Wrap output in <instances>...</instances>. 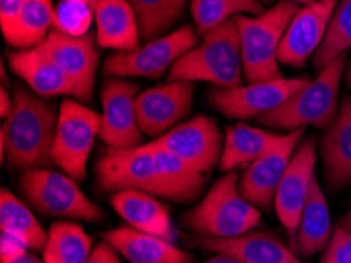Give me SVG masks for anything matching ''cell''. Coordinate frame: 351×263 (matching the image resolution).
Segmentation results:
<instances>
[{"instance_id":"6da1fadb","label":"cell","mask_w":351,"mask_h":263,"mask_svg":"<svg viewBox=\"0 0 351 263\" xmlns=\"http://www.w3.org/2000/svg\"><path fill=\"white\" fill-rule=\"evenodd\" d=\"M97 181L103 191L139 190L167 201L193 202L204 190L205 174L152 144L136 148L106 150L97 163Z\"/></svg>"},{"instance_id":"7a4b0ae2","label":"cell","mask_w":351,"mask_h":263,"mask_svg":"<svg viewBox=\"0 0 351 263\" xmlns=\"http://www.w3.org/2000/svg\"><path fill=\"white\" fill-rule=\"evenodd\" d=\"M58 117L54 106L18 85L13 109L0 131L2 159L19 170L43 169L52 161Z\"/></svg>"},{"instance_id":"3957f363","label":"cell","mask_w":351,"mask_h":263,"mask_svg":"<svg viewBox=\"0 0 351 263\" xmlns=\"http://www.w3.org/2000/svg\"><path fill=\"white\" fill-rule=\"evenodd\" d=\"M194 46L169 69V80L208 82L217 89H237L243 85V57L235 18L202 36Z\"/></svg>"},{"instance_id":"277c9868","label":"cell","mask_w":351,"mask_h":263,"mask_svg":"<svg viewBox=\"0 0 351 263\" xmlns=\"http://www.w3.org/2000/svg\"><path fill=\"white\" fill-rule=\"evenodd\" d=\"M347 65V52L334 58L318 71L313 80H307L304 87L267 114L257 117L265 126L295 131L300 128H328L337 115V98L340 80Z\"/></svg>"},{"instance_id":"5b68a950","label":"cell","mask_w":351,"mask_h":263,"mask_svg":"<svg viewBox=\"0 0 351 263\" xmlns=\"http://www.w3.org/2000/svg\"><path fill=\"white\" fill-rule=\"evenodd\" d=\"M301 7L289 0H279L262 14H239L238 27L244 78L247 82H263L282 78L278 51L290 21Z\"/></svg>"},{"instance_id":"8992f818","label":"cell","mask_w":351,"mask_h":263,"mask_svg":"<svg viewBox=\"0 0 351 263\" xmlns=\"http://www.w3.org/2000/svg\"><path fill=\"white\" fill-rule=\"evenodd\" d=\"M262 214L241 196L235 170L211 186L199 205L183 214L189 230L206 238H235L251 232L260 224Z\"/></svg>"},{"instance_id":"52a82bcc","label":"cell","mask_w":351,"mask_h":263,"mask_svg":"<svg viewBox=\"0 0 351 263\" xmlns=\"http://www.w3.org/2000/svg\"><path fill=\"white\" fill-rule=\"evenodd\" d=\"M19 191L43 214L81 219L85 222H99L104 219V211L84 194L77 181L60 172L25 170L19 179Z\"/></svg>"},{"instance_id":"ba28073f","label":"cell","mask_w":351,"mask_h":263,"mask_svg":"<svg viewBox=\"0 0 351 263\" xmlns=\"http://www.w3.org/2000/svg\"><path fill=\"white\" fill-rule=\"evenodd\" d=\"M101 114L74 100L60 106L52 161L77 183L85 179L87 161L95 139L99 136Z\"/></svg>"},{"instance_id":"9c48e42d","label":"cell","mask_w":351,"mask_h":263,"mask_svg":"<svg viewBox=\"0 0 351 263\" xmlns=\"http://www.w3.org/2000/svg\"><path fill=\"white\" fill-rule=\"evenodd\" d=\"M197 46V30L183 25L170 34L147 41L130 52H115L104 62V74L110 78H161L180 57Z\"/></svg>"},{"instance_id":"30bf717a","label":"cell","mask_w":351,"mask_h":263,"mask_svg":"<svg viewBox=\"0 0 351 263\" xmlns=\"http://www.w3.org/2000/svg\"><path fill=\"white\" fill-rule=\"evenodd\" d=\"M307 78H279L263 82H249L237 89H216L210 93V103L228 119H257L284 104L307 84Z\"/></svg>"},{"instance_id":"8fae6325","label":"cell","mask_w":351,"mask_h":263,"mask_svg":"<svg viewBox=\"0 0 351 263\" xmlns=\"http://www.w3.org/2000/svg\"><path fill=\"white\" fill-rule=\"evenodd\" d=\"M304 133L306 128H300L280 134L279 141L267 153L246 165L238 181L239 192L246 201L263 211H271L274 207L276 191Z\"/></svg>"},{"instance_id":"7c38bea8","label":"cell","mask_w":351,"mask_h":263,"mask_svg":"<svg viewBox=\"0 0 351 263\" xmlns=\"http://www.w3.org/2000/svg\"><path fill=\"white\" fill-rule=\"evenodd\" d=\"M139 87L125 78L108 79L101 89V128L99 137L109 148L126 150L142 145L136 100Z\"/></svg>"},{"instance_id":"4fadbf2b","label":"cell","mask_w":351,"mask_h":263,"mask_svg":"<svg viewBox=\"0 0 351 263\" xmlns=\"http://www.w3.org/2000/svg\"><path fill=\"white\" fill-rule=\"evenodd\" d=\"M317 144L306 139L298 145L274 196V210L289 235V246L296 252V235L304 203L315 179Z\"/></svg>"},{"instance_id":"5bb4252c","label":"cell","mask_w":351,"mask_h":263,"mask_svg":"<svg viewBox=\"0 0 351 263\" xmlns=\"http://www.w3.org/2000/svg\"><path fill=\"white\" fill-rule=\"evenodd\" d=\"M150 144L175 155L205 175L219 163L224 147L216 122L206 115H197L188 122L180 123Z\"/></svg>"},{"instance_id":"9a60e30c","label":"cell","mask_w":351,"mask_h":263,"mask_svg":"<svg viewBox=\"0 0 351 263\" xmlns=\"http://www.w3.org/2000/svg\"><path fill=\"white\" fill-rule=\"evenodd\" d=\"M337 3L339 0H313L312 3L298 10L280 41L278 51L279 63L302 68L312 54L315 56L326 35Z\"/></svg>"},{"instance_id":"2e32d148","label":"cell","mask_w":351,"mask_h":263,"mask_svg":"<svg viewBox=\"0 0 351 263\" xmlns=\"http://www.w3.org/2000/svg\"><path fill=\"white\" fill-rule=\"evenodd\" d=\"M40 47L70 78L76 87L77 100H92L99 62L93 35L70 36L52 29Z\"/></svg>"},{"instance_id":"e0dca14e","label":"cell","mask_w":351,"mask_h":263,"mask_svg":"<svg viewBox=\"0 0 351 263\" xmlns=\"http://www.w3.org/2000/svg\"><path fill=\"white\" fill-rule=\"evenodd\" d=\"M194 84L169 80L141 92L136 100L137 122L147 136L159 137L189 114L193 106Z\"/></svg>"},{"instance_id":"ac0fdd59","label":"cell","mask_w":351,"mask_h":263,"mask_svg":"<svg viewBox=\"0 0 351 263\" xmlns=\"http://www.w3.org/2000/svg\"><path fill=\"white\" fill-rule=\"evenodd\" d=\"M10 68L13 73L29 85V89L41 98H54V96H73L77 98V92L70 78L63 69L41 49L14 51L8 56Z\"/></svg>"},{"instance_id":"d6986e66","label":"cell","mask_w":351,"mask_h":263,"mask_svg":"<svg viewBox=\"0 0 351 263\" xmlns=\"http://www.w3.org/2000/svg\"><path fill=\"white\" fill-rule=\"evenodd\" d=\"M109 202L117 214L130 224V227L167 240L170 243L177 238L167 208L155 196L139 190H123L112 192Z\"/></svg>"},{"instance_id":"ffe728a7","label":"cell","mask_w":351,"mask_h":263,"mask_svg":"<svg viewBox=\"0 0 351 263\" xmlns=\"http://www.w3.org/2000/svg\"><path fill=\"white\" fill-rule=\"evenodd\" d=\"M194 243L213 252L235 255L246 263H306L279 238L267 232H251L235 238H197Z\"/></svg>"},{"instance_id":"44dd1931","label":"cell","mask_w":351,"mask_h":263,"mask_svg":"<svg viewBox=\"0 0 351 263\" xmlns=\"http://www.w3.org/2000/svg\"><path fill=\"white\" fill-rule=\"evenodd\" d=\"M324 175L332 190L351 186V98L342 100L320 142Z\"/></svg>"},{"instance_id":"7402d4cb","label":"cell","mask_w":351,"mask_h":263,"mask_svg":"<svg viewBox=\"0 0 351 263\" xmlns=\"http://www.w3.org/2000/svg\"><path fill=\"white\" fill-rule=\"evenodd\" d=\"M97 43L103 49L130 52L139 47L141 30L130 0H99L95 5Z\"/></svg>"},{"instance_id":"603a6c76","label":"cell","mask_w":351,"mask_h":263,"mask_svg":"<svg viewBox=\"0 0 351 263\" xmlns=\"http://www.w3.org/2000/svg\"><path fill=\"white\" fill-rule=\"evenodd\" d=\"M103 240L131 263H193L194 257L178 246L132 227H119L103 233Z\"/></svg>"},{"instance_id":"cb8c5ba5","label":"cell","mask_w":351,"mask_h":263,"mask_svg":"<svg viewBox=\"0 0 351 263\" xmlns=\"http://www.w3.org/2000/svg\"><path fill=\"white\" fill-rule=\"evenodd\" d=\"M331 213L326 197L317 176L312 181L309 196L302 208L296 235V254L301 259H309L324 249L332 237Z\"/></svg>"},{"instance_id":"d4e9b609","label":"cell","mask_w":351,"mask_h":263,"mask_svg":"<svg viewBox=\"0 0 351 263\" xmlns=\"http://www.w3.org/2000/svg\"><path fill=\"white\" fill-rule=\"evenodd\" d=\"M279 137L280 134L260 130L244 123H237L227 128L219 161L221 170L232 172L243 164H251L252 161L267 153L279 141Z\"/></svg>"},{"instance_id":"484cf974","label":"cell","mask_w":351,"mask_h":263,"mask_svg":"<svg viewBox=\"0 0 351 263\" xmlns=\"http://www.w3.org/2000/svg\"><path fill=\"white\" fill-rule=\"evenodd\" d=\"M56 5L52 0H25L14 24L5 32V41L18 51L38 47L54 29Z\"/></svg>"},{"instance_id":"4316f807","label":"cell","mask_w":351,"mask_h":263,"mask_svg":"<svg viewBox=\"0 0 351 263\" xmlns=\"http://www.w3.org/2000/svg\"><path fill=\"white\" fill-rule=\"evenodd\" d=\"M93 251V240L76 222L58 221L47 230L43 249L45 263H85Z\"/></svg>"},{"instance_id":"83f0119b","label":"cell","mask_w":351,"mask_h":263,"mask_svg":"<svg viewBox=\"0 0 351 263\" xmlns=\"http://www.w3.org/2000/svg\"><path fill=\"white\" fill-rule=\"evenodd\" d=\"M0 227L2 232H8L24 241L29 249H45L47 233L36 221L34 214L8 190H2L0 197Z\"/></svg>"},{"instance_id":"f1b7e54d","label":"cell","mask_w":351,"mask_h":263,"mask_svg":"<svg viewBox=\"0 0 351 263\" xmlns=\"http://www.w3.org/2000/svg\"><path fill=\"white\" fill-rule=\"evenodd\" d=\"M130 3L136 12L141 36L152 41L172 32L188 0H130Z\"/></svg>"},{"instance_id":"f546056e","label":"cell","mask_w":351,"mask_h":263,"mask_svg":"<svg viewBox=\"0 0 351 263\" xmlns=\"http://www.w3.org/2000/svg\"><path fill=\"white\" fill-rule=\"evenodd\" d=\"M263 12L260 0H191V13L199 36H205L239 14L258 16Z\"/></svg>"},{"instance_id":"4dcf8cb0","label":"cell","mask_w":351,"mask_h":263,"mask_svg":"<svg viewBox=\"0 0 351 263\" xmlns=\"http://www.w3.org/2000/svg\"><path fill=\"white\" fill-rule=\"evenodd\" d=\"M351 47V0H339L324 40L313 56V68L323 69Z\"/></svg>"},{"instance_id":"1f68e13d","label":"cell","mask_w":351,"mask_h":263,"mask_svg":"<svg viewBox=\"0 0 351 263\" xmlns=\"http://www.w3.org/2000/svg\"><path fill=\"white\" fill-rule=\"evenodd\" d=\"M95 21L93 8L82 0H60L56 5L54 29L70 36L88 35Z\"/></svg>"},{"instance_id":"d6a6232c","label":"cell","mask_w":351,"mask_h":263,"mask_svg":"<svg viewBox=\"0 0 351 263\" xmlns=\"http://www.w3.org/2000/svg\"><path fill=\"white\" fill-rule=\"evenodd\" d=\"M320 263H351V230L336 225Z\"/></svg>"},{"instance_id":"836d02e7","label":"cell","mask_w":351,"mask_h":263,"mask_svg":"<svg viewBox=\"0 0 351 263\" xmlns=\"http://www.w3.org/2000/svg\"><path fill=\"white\" fill-rule=\"evenodd\" d=\"M27 249V244L14 235L8 232H2L0 235V262L13 260L16 257L25 254Z\"/></svg>"},{"instance_id":"e575fe53","label":"cell","mask_w":351,"mask_h":263,"mask_svg":"<svg viewBox=\"0 0 351 263\" xmlns=\"http://www.w3.org/2000/svg\"><path fill=\"white\" fill-rule=\"evenodd\" d=\"M24 3L25 0H0V25H2L3 34L12 29Z\"/></svg>"},{"instance_id":"d590c367","label":"cell","mask_w":351,"mask_h":263,"mask_svg":"<svg viewBox=\"0 0 351 263\" xmlns=\"http://www.w3.org/2000/svg\"><path fill=\"white\" fill-rule=\"evenodd\" d=\"M85 263H121L120 252L114 246H110L108 241H101L95 246L92 254Z\"/></svg>"},{"instance_id":"8d00e7d4","label":"cell","mask_w":351,"mask_h":263,"mask_svg":"<svg viewBox=\"0 0 351 263\" xmlns=\"http://www.w3.org/2000/svg\"><path fill=\"white\" fill-rule=\"evenodd\" d=\"M12 109H13V100L10 98V95L7 90H5V87H2V90H0V115H2V119H7Z\"/></svg>"},{"instance_id":"74e56055","label":"cell","mask_w":351,"mask_h":263,"mask_svg":"<svg viewBox=\"0 0 351 263\" xmlns=\"http://www.w3.org/2000/svg\"><path fill=\"white\" fill-rule=\"evenodd\" d=\"M204 263H246V262H243L241 259H238V257H235V255L224 254V252H217V255L211 257L210 260H206Z\"/></svg>"},{"instance_id":"f35d334b","label":"cell","mask_w":351,"mask_h":263,"mask_svg":"<svg viewBox=\"0 0 351 263\" xmlns=\"http://www.w3.org/2000/svg\"><path fill=\"white\" fill-rule=\"evenodd\" d=\"M0 263H45V260L36 259L35 255H32V254H29V252H25V254L16 257V259H13V260L0 262Z\"/></svg>"},{"instance_id":"ab89813d","label":"cell","mask_w":351,"mask_h":263,"mask_svg":"<svg viewBox=\"0 0 351 263\" xmlns=\"http://www.w3.org/2000/svg\"><path fill=\"white\" fill-rule=\"evenodd\" d=\"M339 225H340V227L347 229V230H351V208H350V211L347 214H343V216L340 218Z\"/></svg>"},{"instance_id":"60d3db41","label":"cell","mask_w":351,"mask_h":263,"mask_svg":"<svg viewBox=\"0 0 351 263\" xmlns=\"http://www.w3.org/2000/svg\"><path fill=\"white\" fill-rule=\"evenodd\" d=\"M345 79H347V85L351 89V60L348 63L347 69H345Z\"/></svg>"},{"instance_id":"b9f144b4","label":"cell","mask_w":351,"mask_h":263,"mask_svg":"<svg viewBox=\"0 0 351 263\" xmlns=\"http://www.w3.org/2000/svg\"><path fill=\"white\" fill-rule=\"evenodd\" d=\"M289 2H293L298 5H309L313 2V0H289Z\"/></svg>"},{"instance_id":"7bdbcfd3","label":"cell","mask_w":351,"mask_h":263,"mask_svg":"<svg viewBox=\"0 0 351 263\" xmlns=\"http://www.w3.org/2000/svg\"><path fill=\"white\" fill-rule=\"evenodd\" d=\"M82 2L90 5V7H92V8H95V5H97V3L99 2V0H82Z\"/></svg>"},{"instance_id":"ee69618b","label":"cell","mask_w":351,"mask_h":263,"mask_svg":"<svg viewBox=\"0 0 351 263\" xmlns=\"http://www.w3.org/2000/svg\"><path fill=\"white\" fill-rule=\"evenodd\" d=\"M260 2H262V3H263V2H269V0H260Z\"/></svg>"}]
</instances>
